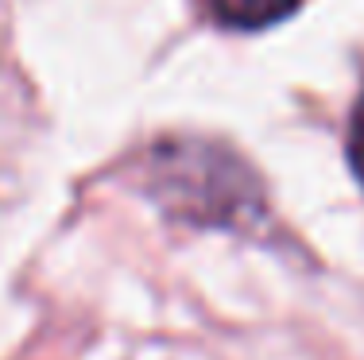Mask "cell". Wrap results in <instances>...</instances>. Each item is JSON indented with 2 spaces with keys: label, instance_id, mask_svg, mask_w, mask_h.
Segmentation results:
<instances>
[{
  "label": "cell",
  "instance_id": "cell-3",
  "mask_svg": "<svg viewBox=\"0 0 364 360\" xmlns=\"http://www.w3.org/2000/svg\"><path fill=\"white\" fill-rule=\"evenodd\" d=\"M349 163L357 170V178L364 182V93L353 109V120H349Z\"/></svg>",
  "mask_w": 364,
  "mask_h": 360
},
{
  "label": "cell",
  "instance_id": "cell-1",
  "mask_svg": "<svg viewBox=\"0 0 364 360\" xmlns=\"http://www.w3.org/2000/svg\"><path fill=\"white\" fill-rule=\"evenodd\" d=\"M132 182L163 213L205 229H252L267 213L264 186L237 151L210 140H159L136 159Z\"/></svg>",
  "mask_w": 364,
  "mask_h": 360
},
{
  "label": "cell",
  "instance_id": "cell-2",
  "mask_svg": "<svg viewBox=\"0 0 364 360\" xmlns=\"http://www.w3.org/2000/svg\"><path fill=\"white\" fill-rule=\"evenodd\" d=\"M205 4H210V12L225 28L256 31V28H272V23L287 20L302 0H205Z\"/></svg>",
  "mask_w": 364,
  "mask_h": 360
}]
</instances>
